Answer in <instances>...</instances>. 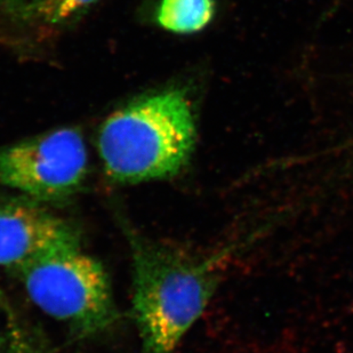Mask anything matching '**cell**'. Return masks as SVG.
<instances>
[{
  "instance_id": "obj_6",
  "label": "cell",
  "mask_w": 353,
  "mask_h": 353,
  "mask_svg": "<svg viewBox=\"0 0 353 353\" xmlns=\"http://www.w3.org/2000/svg\"><path fill=\"white\" fill-rule=\"evenodd\" d=\"M214 14V0H161L157 22L173 34H196L210 24Z\"/></svg>"
},
{
  "instance_id": "obj_4",
  "label": "cell",
  "mask_w": 353,
  "mask_h": 353,
  "mask_svg": "<svg viewBox=\"0 0 353 353\" xmlns=\"http://www.w3.org/2000/svg\"><path fill=\"white\" fill-rule=\"evenodd\" d=\"M88 173L83 137L61 128L0 149V184L38 203H62L81 190Z\"/></svg>"
},
{
  "instance_id": "obj_3",
  "label": "cell",
  "mask_w": 353,
  "mask_h": 353,
  "mask_svg": "<svg viewBox=\"0 0 353 353\" xmlns=\"http://www.w3.org/2000/svg\"><path fill=\"white\" fill-rule=\"evenodd\" d=\"M17 274L34 305L78 336L99 335L117 320L107 271L80 247L43 257Z\"/></svg>"
},
{
  "instance_id": "obj_10",
  "label": "cell",
  "mask_w": 353,
  "mask_h": 353,
  "mask_svg": "<svg viewBox=\"0 0 353 353\" xmlns=\"http://www.w3.org/2000/svg\"><path fill=\"white\" fill-rule=\"evenodd\" d=\"M3 5H6L8 7H15L17 3H20L22 0H0Z\"/></svg>"
},
{
  "instance_id": "obj_2",
  "label": "cell",
  "mask_w": 353,
  "mask_h": 353,
  "mask_svg": "<svg viewBox=\"0 0 353 353\" xmlns=\"http://www.w3.org/2000/svg\"><path fill=\"white\" fill-rule=\"evenodd\" d=\"M196 127L183 90L149 94L109 116L97 137L107 176L145 183L176 176L194 154Z\"/></svg>"
},
{
  "instance_id": "obj_8",
  "label": "cell",
  "mask_w": 353,
  "mask_h": 353,
  "mask_svg": "<svg viewBox=\"0 0 353 353\" xmlns=\"http://www.w3.org/2000/svg\"><path fill=\"white\" fill-rule=\"evenodd\" d=\"M97 0H57L53 12V21H62L74 17L80 10L90 6Z\"/></svg>"
},
{
  "instance_id": "obj_9",
  "label": "cell",
  "mask_w": 353,
  "mask_h": 353,
  "mask_svg": "<svg viewBox=\"0 0 353 353\" xmlns=\"http://www.w3.org/2000/svg\"><path fill=\"white\" fill-rule=\"evenodd\" d=\"M3 311V299H0V314ZM7 323L6 311H5V299H3V314L0 318V353L6 352Z\"/></svg>"
},
{
  "instance_id": "obj_1",
  "label": "cell",
  "mask_w": 353,
  "mask_h": 353,
  "mask_svg": "<svg viewBox=\"0 0 353 353\" xmlns=\"http://www.w3.org/2000/svg\"><path fill=\"white\" fill-rule=\"evenodd\" d=\"M123 230L133 272L132 311L141 353H176L216 293L230 248L194 255Z\"/></svg>"
},
{
  "instance_id": "obj_5",
  "label": "cell",
  "mask_w": 353,
  "mask_h": 353,
  "mask_svg": "<svg viewBox=\"0 0 353 353\" xmlns=\"http://www.w3.org/2000/svg\"><path fill=\"white\" fill-rule=\"evenodd\" d=\"M80 247L74 224L34 200L0 201V267L17 274L43 257Z\"/></svg>"
},
{
  "instance_id": "obj_7",
  "label": "cell",
  "mask_w": 353,
  "mask_h": 353,
  "mask_svg": "<svg viewBox=\"0 0 353 353\" xmlns=\"http://www.w3.org/2000/svg\"><path fill=\"white\" fill-rule=\"evenodd\" d=\"M6 353H48L43 341L21 319L10 323L7 332Z\"/></svg>"
}]
</instances>
